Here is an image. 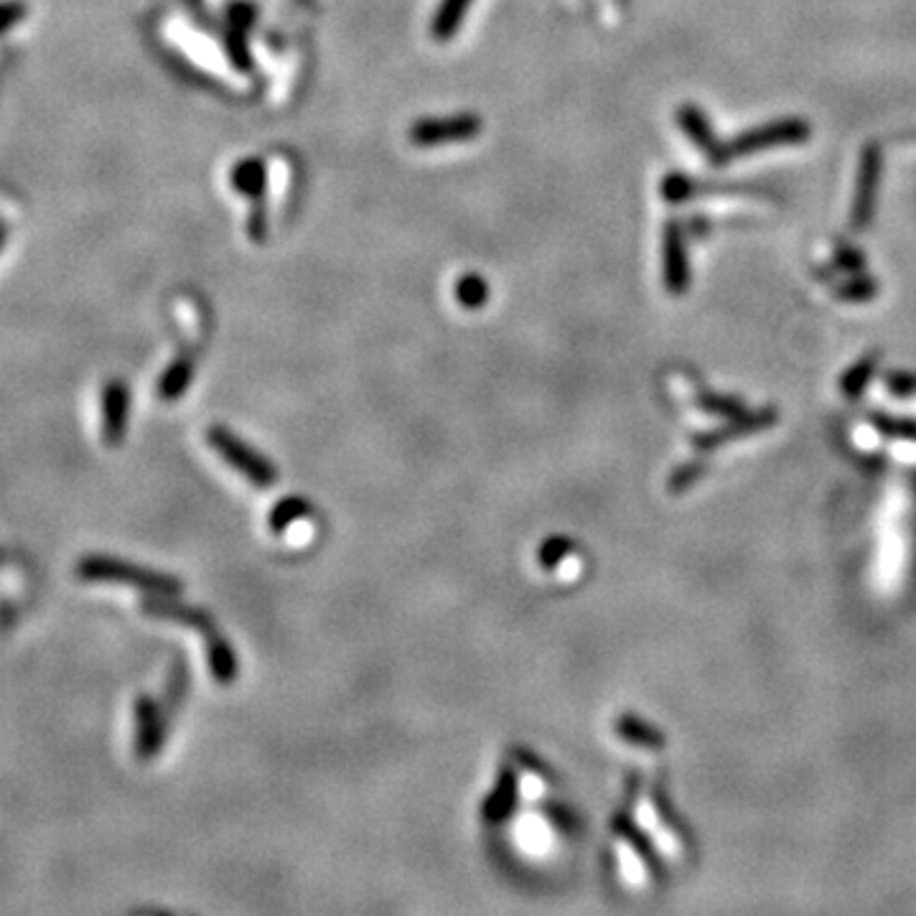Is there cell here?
<instances>
[{
  "instance_id": "obj_1",
  "label": "cell",
  "mask_w": 916,
  "mask_h": 916,
  "mask_svg": "<svg viewBox=\"0 0 916 916\" xmlns=\"http://www.w3.org/2000/svg\"><path fill=\"white\" fill-rule=\"evenodd\" d=\"M77 578L92 584H126L141 588L149 596H178L184 591L182 580L166 572L135 566V563L110 558V555H87L77 563Z\"/></svg>"
},
{
  "instance_id": "obj_2",
  "label": "cell",
  "mask_w": 916,
  "mask_h": 916,
  "mask_svg": "<svg viewBox=\"0 0 916 916\" xmlns=\"http://www.w3.org/2000/svg\"><path fill=\"white\" fill-rule=\"evenodd\" d=\"M809 135H813V128H809V122L802 118H784V120L766 122V126L743 130V133L735 135L733 141L721 143V149H718L710 166L721 168L735 159H743V155L784 149V145H802L805 141H809Z\"/></svg>"
},
{
  "instance_id": "obj_3",
  "label": "cell",
  "mask_w": 916,
  "mask_h": 916,
  "mask_svg": "<svg viewBox=\"0 0 916 916\" xmlns=\"http://www.w3.org/2000/svg\"><path fill=\"white\" fill-rule=\"evenodd\" d=\"M207 440L232 469L240 471L242 477L250 479L255 487H273L277 481V469L273 461L260 456L255 448L244 444L242 438H237L225 425H211L207 430Z\"/></svg>"
},
{
  "instance_id": "obj_4",
  "label": "cell",
  "mask_w": 916,
  "mask_h": 916,
  "mask_svg": "<svg viewBox=\"0 0 916 916\" xmlns=\"http://www.w3.org/2000/svg\"><path fill=\"white\" fill-rule=\"evenodd\" d=\"M484 120L477 112H456L444 118H421L407 128V141L415 149H440V145L466 143L481 135Z\"/></svg>"
},
{
  "instance_id": "obj_5",
  "label": "cell",
  "mask_w": 916,
  "mask_h": 916,
  "mask_svg": "<svg viewBox=\"0 0 916 916\" xmlns=\"http://www.w3.org/2000/svg\"><path fill=\"white\" fill-rule=\"evenodd\" d=\"M881 171H883L881 145L873 141L865 143L861 151V166H858L853 211H850V227H853L855 232H865V229H869L873 222V215H876Z\"/></svg>"
},
{
  "instance_id": "obj_6",
  "label": "cell",
  "mask_w": 916,
  "mask_h": 916,
  "mask_svg": "<svg viewBox=\"0 0 916 916\" xmlns=\"http://www.w3.org/2000/svg\"><path fill=\"white\" fill-rule=\"evenodd\" d=\"M168 716L163 713V706L153 700L151 695H141L135 700V756L141 762H151L159 756V751L166 743Z\"/></svg>"
},
{
  "instance_id": "obj_7",
  "label": "cell",
  "mask_w": 916,
  "mask_h": 916,
  "mask_svg": "<svg viewBox=\"0 0 916 916\" xmlns=\"http://www.w3.org/2000/svg\"><path fill=\"white\" fill-rule=\"evenodd\" d=\"M662 281L673 296H683L690 288V265H687L685 229L680 219H669L665 235H662Z\"/></svg>"
},
{
  "instance_id": "obj_8",
  "label": "cell",
  "mask_w": 916,
  "mask_h": 916,
  "mask_svg": "<svg viewBox=\"0 0 916 916\" xmlns=\"http://www.w3.org/2000/svg\"><path fill=\"white\" fill-rule=\"evenodd\" d=\"M130 418V390L122 380H110L102 390V438L108 446L126 440Z\"/></svg>"
},
{
  "instance_id": "obj_9",
  "label": "cell",
  "mask_w": 916,
  "mask_h": 916,
  "mask_svg": "<svg viewBox=\"0 0 916 916\" xmlns=\"http://www.w3.org/2000/svg\"><path fill=\"white\" fill-rule=\"evenodd\" d=\"M174 599H176V596H149V599L141 603V609H143V613H149V617L178 621V624L199 629L201 634L215 632L217 621L209 611L196 609V607H186V603H178Z\"/></svg>"
},
{
  "instance_id": "obj_10",
  "label": "cell",
  "mask_w": 916,
  "mask_h": 916,
  "mask_svg": "<svg viewBox=\"0 0 916 916\" xmlns=\"http://www.w3.org/2000/svg\"><path fill=\"white\" fill-rule=\"evenodd\" d=\"M677 126H680V130L687 135V141L706 155L708 163H713L718 149H721V141H718L713 128H710L708 115L702 112L698 105H683V108L677 110Z\"/></svg>"
},
{
  "instance_id": "obj_11",
  "label": "cell",
  "mask_w": 916,
  "mask_h": 916,
  "mask_svg": "<svg viewBox=\"0 0 916 916\" xmlns=\"http://www.w3.org/2000/svg\"><path fill=\"white\" fill-rule=\"evenodd\" d=\"M517 795H520V779H517V772H514L512 766H502V772H499V779H497V787L489 799L484 802V820L489 825H499L504 822L506 817L512 815L514 805H517Z\"/></svg>"
},
{
  "instance_id": "obj_12",
  "label": "cell",
  "mask_w": 916,
  "mask_h": 916,
  "mask_svg": "<svg viewBox=\"0 0 916 916\" xmlns=\"http://www.w3.org/2000/svg\"><path fill=\"white\" fill-rule=\"evenodd\" d=\"M471 6L473 0H440L430 21V36L436 39L438 44L451 41L458 34V29L464 26V19Z\"/></svg>"
},
{
  "instance_id": "obj_13",
  "label": "cell",
  "mask_w": 916,
  "mask_h": 916,
  "mask_svg": "<svg viewBox=\"0 0 916 916\" xmlns=\"http://www.w3.org/2000/svg\"><path fill=\"white\" fill-rule=\"evenodd\" d=\"M204 636H207V657H209V669H211V675H215V680L222 683V685L235 683L237 669H240V665H237L232 644H229L225 636L219 634V629H215V632H209Z\"/></svg>"
},
{
  "instance_id": "obj_14",
  "label": "cell",
  "mask_w": 916,
  "mask_h": 916,
  "mask_svg": "<svg viewBox=\"0 0 916 916\" xmlns=\"http://www.w3.org/2000/svg\"><path fill=\"white\" fill-rule=\"evenodd\" d=\"M232 186L237 194L248 196L252 201L263 199L268 189V168L260 159H244L232 168Z\"/></svg>"
},
{
  "instance_id": "obj_15",
  "label": "cell",
  "mask_w": 916,
  "mask_h": 916,
  "mask_svg": "<svg viewBox=\"0 0 916 916\" xmlns=\"http://www.w3.org/2000/svg\"><path fill=\"white\" fill-rule=\"evenodd\" d=\"M194 372H196L194 357H189V355L176 357L174 362H171L168 370L161 374L159 397L166 400V403H174V400L182 397L184 392L189 390V384L194 380Z\"/></svg>"
},
{
  "instance_id": "obj_16",
  "label": "cell",
  "mask_w": 916,
  "mask_h": 916,
  "mask_svg": "<svg viewBox=\"0 0 916 916\" xmlns=\"http://www.w3.org/2000/svg\"><path fill=\"white\" fill-rule=\"evenodd\" d=\"M310 514H314V506H310L308 499L285 497L273 506V512H270V530H273L275 535H283L285 527L293 525L296 520L310 517Z\"/></svg>"
},
{
  "instance_id": "obj_17",
  "label": "cell",
  "mask_w": 916,
  "mask_h": 916,
  "mask_svg": "<svg viewBox=\"0 0 916 916\" xmlns=\"http://www.w3.org/2000/svg\"><path fill=\"white\" fill-rule=\"evenodd\" d=\"M489 296H492V291H489V283H487L484 275L466 273V275L458 277V283H456V301L464 308H469V310L484 308Z\"/></svg>"
},
{
  "instance_id": "obj_18",
  "label": "cell",
  "mask_w": 916,
  "mask_h": 916,
  "mask_svg": "<svg viewBox=\"0 0 916 916\" xmlns=\"http://www.w3.org/2000/svg\"><path fill=\"white\" fill-rule=\"evenodd\" d=\"M836 296L840 301H850V304H863V301L879 296V281L865 273H855L848 281L836 283Z\"/></svg>"
},
{
  "instance_id": "obj_19",
  "label": "cell",
  "mask_w": 916,
  "mask_h": 916,
  "mask_svg": "<svg viewBox=\"0 0 916 916\" xmlns=\"http://www.w3.org/2000/svg\"><path fill=\"white\" fill-rule=\"evenodd\" d=\"M186 687H189V669H186V662L184 659H176L174 669H171L168 675V685H166V693H163V713L168 718L176 713L178 706H182L184 698H186Z\"/></svg>"
},
{
  "instance_id": "obj_20",
  "label": "cell",
  "mask_w": 916,
  "mask_h": 916,
  "mask_svg": "<svg viewBox=\"0 0 916 916\" xmlns=\"http://www.w3.org/2000/svg\"><path fill=\"white\" fill-rule=\"evenodd\" d=\"M225 48H227L229 62H232L237 69H240V72L252 69V56H250V48H248V31L229 26L227 34H225Z\"/></svg>"
},
{
  "instance_id": "obj_21",
  "label": "cell",
  "mask_w": 916,
  "mask_h": 916,
  "mask_svg": "<svg viewBox=\"0 0 916 916\" xmlns=\"http://www.w3.org/2000/svg\"><path fill=\"white\" fill-rule=\"evenodd\" d=\"M659 194L667 204H685L687 199H693V178L680 174V171H673V174L662 178Z\"/></svg>"
},
{
  "instance_id": "obj_22",
  "label": "cell",
  "mask_w": 916,
  "mask_h": 916,
  "mask_svg": "<svg viewBox=\"0 0 916 916\" xmlns=\"http://www.w3.org/2000/svg\"><path fill=\"white\" fill-rule=\"evenodd\" d=\"M832 270H840V273H863L865 270V255L858 248H853L850 242H838L836 248V258H832Z\"/></svg>"
},
{
  "instance_id": "obj_23",
  "label": "cell",
  "mask_w": 916,
  "mask_h": 916,
  "mask_svg": "<svg viewBox=\"0 0 916 916\" xmlns=\"http://www.w3.org/2000/svg\"><path fill=\"white\" fill-rule=\"evenodd\" d=\"M255 19H258V8L252 3H244V0H237L227 8V23L232 29H242V31H250L255 26Z\"/></svg>"
},
{
  "instance_id": "obj_24",
  "label": "cell",
  "mask_w": 916,
  "mask_h": 916,
  "mask_svg": "<svg viewBox=\"0 0 916 916\" xmlns=\"http://www.w3.org/2000/svg\"><path fill=\"white\" fill-rule=\"evenodd\" d=\"M570 547L572 545L566 537H550L543 547H539V563H543L545 568H555L570 553Z\"/></svg>"
},
{
  "instance_id": "obj_25",
  "label": "cell",
  "mask_w": 916,
  "mask_h": 916,
  "mask_svg": "<svg viewBox=\"0 0 916 916\" xmlns=\"http://www.w3.org/2000/svg\"><path fill=\"white\" fill-rule=\"evenodd\" d=\"M29 8L26 3H21V0H6V3H0V34L8 29H13L15 23H21L26 19Z\"/></svg>"
},
{
  "instance_id": "obj_26",
  "label": "cell",
  "mask_w": 916,
  "mask_h": 916,
  "mask_svg": "<svg viewBox=\"0 0 916 916\" xmlns=\"http://www.w3.org/2000/svg\"><path fill=\"white\" fill-rule=\"evenodd\" d=\"M871 370H873V359H865V362L858 364L855 370L850 372L848 378H846V390H848V392H861V390H863V384H865V380H869Z\"/></svg>"
},
{
  "instance_id": "obj_27",
  "label": "cell",
  "mask_w": 916,
  "mask_h": 916,
  "mask_svg": "<svg viewBox=\"0 0 916 916\" xmlns=\"http://www.w3.org/2000/svg\"><path fill=\"white\" fill-rule=\"evenodd\" d=\"M250 237L252 240H263V237L268 235V225H265V207L263 204H255V209H252V215H250Z\"/></svg>"
},
{
  "instance_id": "obj_28",
  "label": "cell",
  "mask_w": 916,
  "mask_h": 916,
  "mask_svg": "<svg viewBox=\"0 0 916 916\" xmlns=\"http://www.w3.org/2000/svg\"><path fill=\"white\" fill-rule=\"evenodd\" d=\"M6 237H8V229L0 225V250H3V244H6Z\"/></svg>"
},
{
  "instance_id": "obj_29",
  "label": "cell",
  "mask_w": 916,
  "mask_h": 916,
  "mask_svg": "<svg viewBox=\"0 0 916 916\" xmlns=\"http://www.w3.org/2000/svg\"><path fill=\"white\" fill-rule=\"evenodd\" d=\"M189 3H196V0H189Z\"/></svg>"
}]
</instances>
